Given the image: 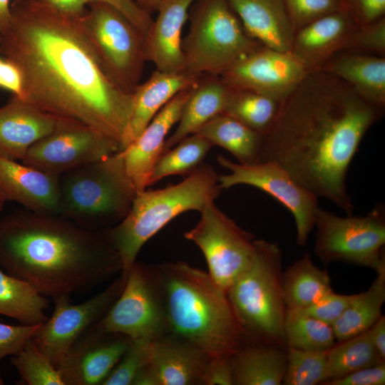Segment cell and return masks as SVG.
I'll use <instances>...</instances> for the list:
<instances>
[{
	"mask_svg": "<svg viewBox=\"0 0 385 385\" xmlns=\"http://www.w3.org/2000/svg\"><path fill=\"white\" fill-rule=\"evenodd\" d=\"M11 14L9 27L0 33V53L19 69L23 99L91 127L123 150L133 96L101 66L81 15L61 11L48 0H14Z\"/></svg>",
	"mask_w": 385,
	"mask_h": 385,
	"instance_id": "6da1fadb",
	"label": "cell"
},
{
	"mask_svg": "<svg viewBox=\"0 0 385 385\" xmlns=\"http://www.w3.org/2000/svg\"><path fill=\"white\" fill-rule=\"evenodd\" d=\"M383 113L339 78L310 71L281 101L264 135L261 162L276 163L317 197L352 215L346 175L363 138Z\"/></svg>",
	"mask_w": 385,
	"mask_h": 385,
	"instance_id": "7a4b0ae2",
	"label": "cell"
},
{
	"mask_svg": "<svg viewBox=\"0 0 385 385\" xmlns=\"http://www.w3.org/2000/svg\"><path fill=\"white\" fill-rule=\"evenodd\" d=\"M0 268L53 300L91 291L122 265L103 230L21 207L0 218Z\"/></svg>",
	"mask_w": 385,
	"mask_h": 385,
	"instance_id": "3957f363",
	"label": "cell"
},
{
	"mask_svg": "<svg viewBox=\"0 0 385 385\" xmlns=\"http://www.w3.org/2000/svg\"><path fill=\"white\" fill-rule=\"evenodd\" d=\"M153 268L168 333L192 343L210 357L232 356L246 343L226 292L207 272L182 261Z\"/></svg>",
	"mask_w": 385,
	"mask_h": 385,
	"instance_id": "277c9868",
	"label": "cell"
},
{
	"mask_svg": "<svg viewBox=\"0 0 385 385\" xmlns=\"http://www.w3.org/2000/svg\"><path fill=\"white\" fill-rule=\"evenodd\" d=\"M219 175L209 164H201L183 181L159 190L137 192L126 217L103 230L118 254L125 280L128 271L144 244L178 215L190 210L202 211L222 191Z\"/></svg>",
	"mask_w": 385,
	"mask_h": 385,
	"instance_id": "5b68a950",
	"label": "cell"
},
{
	"mask_svg": "<svg viewBox=\"0 0 385 385\" xmlns=\"http://www.w3.org/2000/svg\"><path fill=\"white\" fill-rule=\"evenodd\" d=\"M137 192L118 151L59 177L58 215L88 228L108 229L126 217Z\"/></svg>",
	"mask_w": 385,
	"mask_h": 385,
	"instance_id": "8992f818",
	"label": "cell"
},
{
	"mask_svg": "<svg viewBox=\"0 0 385 385\" xmlns=\"http://www.w3.org/2000/svg\"><path fill=\"white\" fill-rule=\"evenodd\" d=\"M255 245L252 265L227 290V296L246 342L285 348L282 251L277 244L265 240L256 239Z\"/></svg>",
	"mask_w": 385,
	"mask_h": 385,
	"instance_id": "52a82bcc",
	"label": "cell"
},
{
	"mask_svg": "<svg viewBox=\"0 0 385 385\" xmlns=\"http://www.w3.org/2000/svg\"><path fill=\"white\" fill-rule=\"evenodd\" d=\"M188 19L181 48L183 71L190 75L220 76L262 45L245 31L227 0H197Z\"/></svg>",
	"mask_w": 385,
	"mask_h": 385,
	"instance_id": "ba28073f",
	"label": "cell"
},
{
	"mask_svg": "<svg viewBox=\"0 0 385 385\" xmlns=\"http://www.w3.org/2000/svg\"><path fill=\"white\" fill-rule=\"evenodd\" d=\"M80 20L105 73L132 94L140 83L146 61L143 35L121 11L103 1L90 3Z\"/></svg>",
	"mask_w": 385,
	"mask_h": 385,
	"instance_id": "9c48e42d",
	"label": "cell"
},
{
	"mask_svg": "<svg viewBox=\"0 0 385 385\" xmlns=\"http://www.w3.org/2000/svg\"><path fill=\"white\" fill-rule=\"evenodd\" d=\"M315 255L325 264L342 262L367 267L376 272L385 270V208L376 204L364 216L340 217L318 207Z\"/></svg>",
	"mask_w": 385,
	"mask_h": 385,
	"instance_id": "30bf717a",
	"label": "cell"
},
{
	"mask_svg": "<svg viewBox=\"0 0 385 385\" xmlns=\"http://www.w3.org/2000/svg\"><path fill=\"white\" fill-rule=\"evenodd\" d=\"M200 212V221L184 236L200 248L207 264V273L227 292L252 265L256 239L222 212L215 201Z\"/></svg>",
	"mask_w": 385,
	"mask_h": 385,
	"instance_id": "8fae6325",
	"label": "cell"
},
{
	"mask_svg": "<svg viewBox=\"0 0 385 385\" xmlns=\"http://www.w3.org/2000/svg\"><path fill=\"white\" fill-rule=\"evenodd\" d=\"M94 326L104 332L123 334L132 340L153 342L168 333L153 265L135 261L128 271L121 293Z\"/></svg>",
	"mask_w": 385,
	"mask_h": 385,
	"instance_id": "7c38bea8",
	"label": "cell"
},
{
	"mask_svg": "<svg viewBox=\"0 0 385 385\" xmlns=\"http://www.w3.org/2000/svg\"><path fill=\"white\" fill-rule=\"evenodd\" d=\"M120 150L117 142L91 127L58 117L54 129L33 144L21 162L61 176Z\"/></svg>",
	"mask_w": 385,
	"mask_h": 385,
	"instance_id": "4fadbf2b",
	"label": "cell"
},
{
	"mask_svg": "<svg viewBox=\"0 0 385 385\" xmlns=\"http://www.w3.org/2000/svg\"><path fill=\"white\" fill-rule=\"evenodd\" d=\"M220 165L230 173L219 175L222 189L237 185H247L269 194L283 205L293 215L297 231L296 242L305 246L314 227L318 197L298 183L284 169L272 162L253 165L233 163L223 155H218Z\"/></svg>",
	"mask_w": 385,
	"mask_h": 385,
	"instance_id": "5bb4252c",
	"label": "cell"
},
{
	"mask_svg": "<svg viewBox=\"0 0 385 385\" xmlns=\"http://www.w3.org/2000/svg\"><path fill=\"white\" fill-rule=\"evenodd\" d=\"M124 283L120 276L104 290L81 304L71 303L67 296L53 299L52 315L31 338L56 368L77 339L107 313L121 293Z\"/></svg>",
	"mask_w": 385,
	"mask_h": 385,
	"instance_id": "9a60e30c",
	"label": "cell"
},
{
	"mask_svg": "<svg viewBox=\"0 0 385 385\" xmlns=\"http://www.w3.org/2000/svg\"><path fill=\"white\" fill-rule=\"evenodd\" d=\"M309 72L291 51L261 45L220 76L232 88L252 91L281 102Z\"/></svg>",
	"mask_w": 385,
	"mask_h": 385,
	"instance_id": "2e32d148",
	"label": "cell"
},
{
	"mask_svg": "<svg viewBox=\"0 0 385 385\" xmlns=\"http://www.w3.org/2000/svg\"><path fill=\"white\" fill-rule=\"evenodd\" d=\"M131 340L123 334L91 326L73 344L57 367L64 384L101 385Z\"/></svg>",
	"mask_w": 385,
	"mask_h": 385,
	"instance_id": "e0dca14e",
	"label": "cell"
},
{
	"mask_svg": "<svg viewBox=\"0 0 385 385\" xmlns=\"http://www.w3.org/2000/svg\"><path fill=\"white\" fill-rule=\"evenodd\" d=\"M192 88L178 93L141 133L120 150L126 173L138 192L149 186L151 173L162 155L167 135L179 121Z\"/></svg>",
	"mask_w": 385,
	"mask_h": 385,
	"instance_id": "ac0fdd59",
	"label": "cell"
},
{
	"mask_svg": "<svg viewBox=\"0 0 385 385\" xmlns=\"http://www.w3.org/2000/svg\"><path fill=\"white\" fill-rule=\"evenodd\" d=\"M59 177L0 156V194L28 210L58 215Z\"/></svg>",
	"mask_w": 385,
	"mask_h": 385,
	"instance_id": "d6986e66",
	"label": "cell"
},
{
	"mask_svg": "<svg viewBox=\"0 0 385 385\" xmlns=\"http://www.w3.org/2000/svg\"><path fill=\"white\" fill-rule=\"evenodd\" d=\"M210 357L192 343L167 333L151 342L147 369L155 385H203Z\"/></svg>",
	"mask_w": 385,
	"mask_h": 385,
	"instance_id": "ffe728a7",
	"label": "cell"
},
{
	"mask_svg": "<svg viewBox=\"0 0 385 385\" xmlns=\"http://www.w3.org/2000/svg\"><path fill=\"white\" fill-rule=\"evenodd\" d=\"M58 118L12 95L0 107V156L22 161L29 148L54 129Z\"/></svg>",
	"mask_w": 385,
	"mask_h": 385,
	"instance_id": "44dd1931",
	"label": "cell"
},
{
	"mask_svg": "<svg viewBox=\"0 0 385 385\" xmlns=\"http://www.w3.org/2000/svg\"><path fill=\"white\" fill-rule=\"evenodd\" d=\"M197 0H162L157 17L144 38L146 61L156 70L168 73L183 72L182 32L192 5Z\"/></svg>",
	"mask_w": 385,
	"mask_h": 385,
	"instance_id": "7402d4cb",
	"label": "cell"
},
{
	"mask_svg": "<svg viewBox=\"0 0 385 385\" xmlns=\"http://www.w3.org/2000/svg\"><path fill=\"white\" fill-rule=\"evenodd\" d=\"M357 27L349 14L342 9L296 30L291 51L309 71L319 70L334 56L346 50Z\"/></svg>",
	"mask_w": 385,
	"mask_h": 385,
	"instance_id": "603a6c76",
	"label": "cell"
},
{
	"mask_svg": "<svg viewBox=\"0 0 385 385\" xmlns=\"http://www.w3.org/2000/svg\"><path fill=\"white\" fill-rule=\"evenodd\" d=\"M245 31L262 45L291 51L294 29L285 0H227Z\"/></svg>",
	"mask_w": 385,
	"mask_h": 385,
	"instance_id": "cb8c5ba5",
	"label": "cell"
},
{
	"mask_svg": "<svg viewBox=\"0 0 385 385\" xmlns=\"http://www.w3.org/2000/svg\"><path fill=\"white\" fill-rule=\"evenodd\" d=\"M200 77L184 71L168 73L155 70L147 81L140 83L132 93L133 108L123 149L171 99L180 92L193 87Z\"/></svg>",
	"mask_w": 385,
	"mask_h": 385,
	"instance_id": "d4e9b609",
	"label": "cell"
},
{
	"mask_svg": "<svg viewBox=\"0 0 385 385\" xmlns=\"http://www.w3.org/2000/svg\"><path fill=\"white\" fill-rule=\"evenodd\" d=\"M319 70L344 81L368 102L384 108V56L343 51L330 58Z\"/></svg>",
	"mask_w": 385,
	"mask_h": 385,
	"instance_id": "484cf974",
	"label": "cell"
},
{
	"mask_svg": "<svg viewBox=\"0 0 385 385\" xmlns=\"http://www.w3.org/2000/svg\"><path fill=\"white\" fill-rule=\"evenodd\" d=\"M230 91L220 76H200L190 90L175 132L165 142L162 154L222 113Z\"/></svg>",
	"mask_w": 385,
	"mask_h": 385,
	"instance_id": "4316f807",
	"label": "cell"
},
{
	"mask_svg": "<svg viewBox=\"0 0 385 385\" xmlns=\"http://www.w3.org/2000/svg\"><path fill=\"white\" fill-rule=\"evenodd\" d=\"M234 385H280L287 350L272 344L246 342L232 356Z\"/></svg>",
	"mask_w": 385,
	"mask_h": 385,
	"instance_id": "83f0119b",
	"label": "cell"
},
{
	"mask_svg": "<svg viewBox=\"0 0 385 385\" xmlns=\"http://www.w3.org/2000/svg\"><path fill=\"white\" fill-rule=\"evenodd\" d=\"M195 133L229 151L240 164L261 163L264 135L228 115H216Z\"/></svg>",
	"mask_w": 385,
	"mask_h": 385,
	"instance_id": "f1b7e54d",
	"label": "cell"
},
{
	"mask_svg": "<svg viewBox=\"0 0 385 385\" xmlns=\"http://www.w3.org/2000/svg\"><path fill=\"white\" fill-rule=\"evenodd\" d=\"M282 287L287 309L305 308L333 291L327 272L313 262L309 252L283 272Z\"/></svg>",
	"mask_w": 385,
	"mask_h": 385,
	"instance_id": "f546056e",
	"label": "cell"
},
{
	"mask_svg": "<svg viewBox=\"0 0 385 385\" xmlns=\"http://www.w3.org/2000/svg\"><path fill=\"white\" fill-rule=\"evenodd\" d=\"M385 302V270L376 272V277L368 289L354 297L340 317L332 325L336 341L341 342L370 329L382 316Z\"/></svg>",
	"mask_w": 385,
	"mask_h": 385,
	"instance_id": "4dcf8cb0",
	"label": "cell"
},
{
	"mask_svg": "<svg viewBox=\"0 0 385 385\" xmlns=\"http://www.w3.org/2000/svg\"><path fill=\"white\" fill-rule=\"evenodd\" d=\"M48 298L29 283L0 268V314L26 325L42 324L48 319L45 310Z\"/></svg>",
	"mask_w": 385,
	"mask_h": 385,
	"instance_id": "1f68e13d",
	"label": "cell"
},
{
	"mask_svg": "<svg viewBox=\"0 0 385 385\" xmlns=\"http://www.w3.org/2000/svg\"><path fill=\"white\" fill-rule=\"evenodd\" d=\"M280 103L262 93L231 88L222 113L265 135L275 119Z\"/></svg>",
	"mask_w": 385,
	"mask_h": 385,
	"instance_id": "d6a6232c",
	"label": "cell"
},
{
	"mask_svg": "<svg viewBox=\"0 0 385 385\" xmlns=\"http://www.w3.org/2000/svg\"><path fill=\"white\" fill-rule=\"evenodd\" d=\"M380 363L384 362L379 359L376 352L369 329L354 337L338 342L328 350L324 381Z\"/></svg>",
	"mask_w": 385,
	"mask_h": 385,
	"instance_id": "836d02e7",
	"label": "cell"
},
{
	"mask_svg": "<svg viewBox=\"0 0 385 385\" xmlns=\"http://www.w3.org/2000/svg\"><path fill=\"white\" fill-rule=\"evenodd\" d=\"M286 346L314 351H327L336 342L332 325L300 309H287L284 322Z\"/></svg>",
	"mask_w": 385,
	"mask_h": 385,
	"instance_id": "e575fe53",
	"label": "cell"
},
{
	"mask_svg": "<svg viewBox=\"0 0 385 385\" xmlns=\"http://www.w3.org/2000/svg\"><path fill=\"white\" fill-rule=\"evenodd\" d=\"M212 146L197 133L183 138L160 155L151 173L149 186L168 176L189 175L202 164Z\"/></svg>",
	"mask_w": 385,
	"mask_h": 385,
	"instance_id": "d590c367",
	"label": "cell"
},
{
	"mask_svg": "<svg viewBox=\"0 0 385 385\" xmlns=\"http://www.w3.org/2000/svg\"><path fill=\"white\" fill-rule=\"evenodd\" d=\"M11 362L28 385H65L59 370L29 339Z\"/></svg>",
	"mask_w": 385,
	"mask_h": 385,
	"instance_id": "8d00e7d4",
	"label": "cell"
},
{
	"mask_svg": "<svg viewBox=\"0 0 385 385\" xmlns=\"http://www.w3.org/2000/svg\"><path fill=\"white\" fill-rule=\"evenodd\" d=\"M327 351H314L287 349L284 385H316L325 381Z\"/></svg>",
	"mask_w": 385,
	"mask_h": 385,
	"instance_id": "74e56055",
	"label": "cell"
},
{
	"mask_svg": "<svg viewBox=\"0 0 385 385\" xmlns=\"http://www.w3.org/2000/svg\"><path fill=\"white\" fill-rule=\"evenodd\" d=\"M151 342L131 340L128 347L101 385H132L148 364Z\"/></svg>",
	"mask_w": 385,
	"mask_h": 385,
	"instance_id": "f35d334b",
	"label": "cell"
},
{
	"mask_svg": "<svg viewBox=\"0 0 385 385\" xmlns=\"http://www.w3.org/2000/svg\"><path fill=\"white\" fill-rule=\"evenodd\" d=\"M51 4L65 12L81 15L87 6L94 1L108 3L121 11L141 32L144 38L153 19L151 14L141 9L133 0H48Z\"/></svg>",
	"mask_w": 385,
	"mask_h": 385,
	"instance_id": "ab89813d",
	"label": "cell"
},
{
	"mask_svg": "<svg viewBox=\"0 0 385 385\" xmlns=\"http://www.w3.org/2000/svg\"><path fill=\"white\" fill-rule=\"evenodd\" d=\"M294 31L322 17L343 9L341 0H285Z\"/></svg>",
	"mask_w": 385,
	"mask_h": 385,
	"instance_id": "60d3db41",
	"label": "cell"
},
{
	"mask_svg": "<svg viewBox=\"0 0 385 385\" xmlns=\"http://www.w3.org/2000/svg\"><path fill=\"white\" fill-rule=\"evenodd\" d=\"M345 51L384 56V16L365 26L357 27L350 37Z\"/></svg>",
	"mask_w": 385,
	"mask_h": 385,
	"instance_id": "b9f144b4",
	"label": "cell"
},
{
	"mask_svg": "<svg viewBox=\"0 0 385 385\" xmlns=\"http://www.w3.org/2000/svg\"><path fill=\"white\" fill-rule=\"evenodd\" d=\"M354 294H339L333 291L303 309L307 314L332 325L352 301Z\"/></svg>",
	"mask_w": 385,
	"mask_h": 385,
	"instance_id": "7bdbcfd3",
	"label": "cell"
},
{
	"mask_svg": "<svg viewBox=\"0 0 385 385\" xmlns=\"http://www.w3.org/2000/svg\"><path fill=\"white\" fill-rule=\"evenodd\" d=\"M41 324L14 325L0 322V361L7 356L18 354Z\"/></svg>",
	"mask_w": 385,
	"mask_h": 385,
	"instance_id": "ee69618b",
	"label": "cell"
},
{
	"mask_svg": "<svg viewBox=\"0 0 385 385\" xmlns=\"http://www.w3.org/2000/svg\"><path fill=\"white\" fill-rule=\"evenodd\" d=\"M341 1L343 9L349 14L358 27L384 16L385 0H341Z\"/></svg>",
	"mask_w": 385,
	"mask_h": 385,
	"instance_id": "f6af8a7d",
	"label": "cell"
},
{
	"mask_svg": "<svg viewBox=\"0 0 385 385\" xmlns=\"http://www.w3.org/2000/svg\"><path fill=\"white\" fill-rule=\"evenodd\" d=\"M385 362L364 367L322 385H384Z\"/></svg>",
	"mask_w": 385,
	"mask_h": 385,
	"instance_id": "bcb514c9",
	"label": "cell"
},
{
	"mask_svg": "<svg viewBox=\"0 0 385 385\" xmlns=\"http://www.w3.org/2000/svg\"><path fill=\"white\" fill-rule=\"evenodd\" d=\"M203 385H234L232 356L210 357Z\"/></svg>",
	"mask_w": 385,
	"mask_h": 385,
	"instance_id": "7dc6e473",
	"label": "cell"
},
{
	"mask_svg": "<svg viewBox=\"0 0 385 385\" xmlns=\"http://www.w3.org/2000/svg\"><path fill=\"white\" fill-rule=\"evenodd\" d=\"M0 88L23 98V79L18 67L0 55Z\"/></svg>",
	"mask_w": 385,
	"mask_h": 385,
	"instance_id": "c3c4849f",
	"label": "cell"
},
{
	"mask_svg": "<svg viewBox=\"0 0 385 385\" xmlns=\"http://www.w3.org/2000/svg\"><path fill=\"white\" fill-rule=\"evenodd\" d=\"M373 345L381 361L385 362V317L381 316L369 329Z\"/></svg>",
	"mask_w": 385,
	"mask_h": 385,
	"instance_id": "681fc988",
	"label": "cell"
},
{
	"mask_svg": "<svg viewBox=\"0 0 385 385\" xmlns=\"http://www.w3.org/2000/svg\"><path fill=\"white\" fill-rule=\"evenodd\" d=\"M11 3L10 0H0V33L5 31L10 24Z\"/></svg>",
	"mask_w": 385,
	"mask_h": 385,
	"instance_id": "f907efd6",
	"label": "cell"
},
{
	"mask_svg": "<svg viewBox=\"0 0 385 385\" xmlns=\"http://www.w3.org/2000/svg\"><path fill=\"white\" fill-rule=\"evenodd\" d=\"M141 9L149 14L156 12L162 0H133Z\"/></svg>",
	"mask_w": 385,
	"mask_h": 385,
	"instance_id": "816d5d0a",
	"label": "cell"
},
{
	"mask_svg": "<svg viewBox=\"0 0 385 385\" xmlns=\"http://www.w3.org/2000/svg\"><path fill=\"white\" fill-rule=\"evenodd\" d=\"M6 202V201L5 200L4 197L0 194V214L1 213V212L3 211Z\"/></svg>",
	"mask_w": 385,
	"mask_h": 385,
	"instance_id": "f5cc1de1",
	"label": "cell"
},
{
	"mask_svg": "<svg viewBox=\"0 0 385 385\" xmlns=\"http://www.w3.org/2000/svg\"><path fill=\"white\" fill-rule=\"evenodd\" d=\"M4 384V380L1 379V376H0V385H3Z\"/></svg>",
	"mask_w": 385,
	"mask_h": 385,
	"instance_id": "db71d44e",
	"label": "cell"
}]
</instances>
